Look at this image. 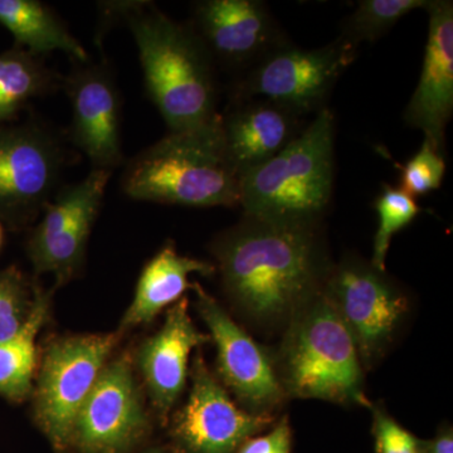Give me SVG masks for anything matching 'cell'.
<instances>
[{"mask_svg": "<svg viewBox=\"0 0 453 453\" xmlns=\"http://www.w3.org/2000/svg\"><path fill=\"white\" fill-rule=\"evenodd\" d=\"M226 296L252 323L273 327L323 291L332 273L316 225L244 217L211 244Z\"/></svg>", "mask_w": 453, "mask_h": 453, "instance_id": "6da1fadb", "label": "cell"}, {"mask_svg": "<svg viewBox=\"0 0 453 453\" xmlns=\"http://www.w3.org/2000/svg\"><path fill=\"white\" fill-rule=\"evenodd\" d=\"M139 50L145 88L170 133L201 127L219 116L216 65L192 27L148 3L115 4Z\"/></svg>", "mask_w": 453, "mask_h": 453, "instance_id": "7a4b0ae2", "label": "cell"}, {"mask_svg": "<svg viewBox=\"0 0 453 453\" xmlns=\"http://www.w3.org/2000/svg\"><path fill=\"white\" fill-rule=\"evenodd\" d=\"M121 188L134 201L193 208L240 205V175L223 148L219 113L196 129L169 133L136 155Z\"/></svg>", "mask_w": 453, "mask_h": 453, "instance_id": "3957f363", "label": "cell"}, {"mask_svg": "<svg viewBox=\"0 0 453 453\" xmlns=\"http://www.w3.org/2000/svg\"><path fill=\"white\" fill-rule=\"evenodd\" d=\"M335 118L327 107L279 154L240 174L244 217L316 225L333 195Z\"/></svg>", "mask_w": 453, "mask_h": 453, "instance_id": "277c9868", "label": "cell"}, {"mask_svg": "<svg viewBox=\"0 0 453 453\" xmlns=\"http://www.w3.org/2000/svg\"><path fill=\"white\" fill-rule=\"evenodd\" d=\"M276 371L286 396L372 407L354 340L323 291L286 325Z\"/></svg>", "mask_w": 453, "mask_h": 453, "instance_id": "5b68a950", "label": "cell"}, {"mask_svg": "<svg viewBox=\"0 0 453 453\" xmlns=\"http://www.w3.org/2000/svg\"><path fill=\"white\" fill-rule=\"evenodd\" d=\"M121 333L81 334L50 342L35 372V419L56 453H67L77 414L105 368Z\"/></svg>", "mask_w": 453, "mask_h": 453, "instance_id": "8992f818", "label": "cell"}, {"mask_svg": "<svg viewBox=\"0 0 453 453\" xmlns=\"http://www.w3.org/2000/svg\"><path fill=\"white\" fill-rule=\"evenodd\" d=\"M357 56V47L340 35L316 50L285 44L238 79L232 98H264L305 118L324 109L334 85Z\"/></svg>", "mask_w": 453, "mask_h": 453, "instance_id": "52a82bcc", "label": "cell"}, {"mask_svg": "<svg viewBox=\"0 0 453 453\" xmlns=\"http://www.w3.org/2000/svg\"><path fill=\"white\" fill-rule=\"evenodd\" d=\"M65 151L50 127L35 121L0 124V219L25 226L59 189Z\"/></svg>", "mask_w": 453, "mask_h": 453, "instance_id": "ba28073f", "label": "cell"}, {"mask_svg": "<svg viewBox=\"0 0 453 453\" xmlns=\"http://www.w3.org/2000/svg\"><path fill=\"white\" fill-rule=\"evenodd\" d=\"M323 292L350 333L360 363L374 365L407 314V296L386 273L359 258L333 267Z\"/></svg>", "mask_w": 453, "mask_h": 453, "instance_id": "9c48e42d", "label": "cell"}, {"mask_svg": "<svg viewBox=\"0 0 453 453\" xmlns=\"http://www.w3.org/2000/svg\"><path fill=\"white\" fill-rule=\"evenodd\" d=\"M111 174V170L92 169L79 183L59 188L44 207L27 243L38 275L50 273L62 286L82 270Z\"/></svg>", "mask_w": 453, "mask_h": 453, "instance_id": "30bf717a", "label": "cell"}, {"mask_svg": "<svg viewBox=\"0 0 453 453\" xmlns=\"http://www.w3.org/2000/svg\"><path fill=\"white\" fill-rule=\"evenodd\" d=\"M150 431L130 357L109 360L74 421L71 449L127 453Z\"/></svg>", "mask_w": 453, "mask_h": 453, "instance_id": "8fae6325", "label": "cell"}, {"mask_svg": "<svg viewBox=\"0 0 453 453\" xmlns=\"http://www.w3.org/2000/svg\"><path fill=\"white\" fill-rule=\"evenodd\" d=\"M187 403L173 417L170 437L180 453H237L249 438L273 422V414L241 410L205 365L193 362Z\"/></svg>", "mask_w": 453, "mask_h": 453, "instance_id": "7c38bea8", "label": "cell"}, {"mask_svg": "<svg viewBox=\"0 0 453 453\" xmlns=\"http://www.w3.org/2000/svg\"><path fill=\"white\" fill-rule=\"evenodd\" d=\"M196 308L217 348V371L223 386L247 412L273 414L286 398L273 357L234 323L219 301L195 282Z\"/></svg>", "mask_w": 453, "mask_h": 453, "instance_id": "4fadbf2b", "label": "cell"}, {"mask_svg": "<svg viewBox=\"0 0 453 453\" xmlns=\"http://www.w3.org/2000/svg\"><path fill=\"white\" fill-rule=\"evenodd\" d=\"M193 19L190 27L213 64L242 74L288 44L259 0H204L195 5Z\"/></svg>", "mask_w": 453, "mask_h": 453, "instance_id": "5bb4252c", "label": "cell"}, {"mask_svg": "<svg viewBox=\"0 0 453 453\" xmlns=\"http://www.w3.org/2000/svg\"><path fill=\"white\" fill-rule=\"evenodd\" d=\"M77 64L62 83L73 110L70 139L94 169L112 172L122 162L120 94L105 65Z\"/></svg>", "mask_w": 453, "mask_h": 453, "instance_id": "9a60e30c", "label": "cell"}, {"mask_svg": "<svg viewBox=\"0 0 453 453\" xmlns=\"http://www.w3.org/2000/svg\"><path fill=\"white\" fill-rule=\"evenodd\" d=\"M428 37L418 85L404 112L408 125L445 155L446 127L453 111V3L429 0Z\"/></svg>", "mask_w": 453, "mask_h": 453, "instance_id": "2e32d148", "label": "cell"}, {"mask_svg": "<svg viewBox=\"0 0 453 453\" xmlns=\"http://www.w3.org/2000/svg\"><path fill=\"white\" fill-rule=\"evenodd\" d=\"M210 340V335L196 329L189 315V301L183 297L170 308L159 332L140 345L136 363L160 418L169 416L186 389L190 353Z\"/></svg>", "mask_w": 453, "mask_h": 453, "instance_id": "e0dca14e", "label": "cell"}, {"mask_svg": "<svg viewBox=\"0 0 453 453\" xmlns=\"http://www.w3.org/2000/svg\"><path fill=\"white\" fill-rule=\"evenodd\" d=\"M223 148L238 175L267 162L300 135L303 116L264 98H232L219 113Z\"/></svg>", "mask_w": 453, "mask_h": 453, "instance_id": "ac0fdd59", "label": "cell"}, {"mask_svg": "<svg viewBox=\"0 0 453 453\" xmlns=\"http://www.w3.org/2000/svg\"><path fill=\"white\" fill-rule=\"evenodd\" d=\"M214 273L216 266L211 262L179 255L173 246L163 247L142 268L119 333L151 323L164 309L183 299L184 292L195 285L189 282L192 273L211 276Z\"/></svg>", "mask_w": 453, "mask_h": 453, "instance_id": "d6986e66", "label": "cell"}, {"mask_svg": "<svg viewBox=\"0 0 453 453\" xmlns=\"http://www.w3.org/2000/svg\"><path fill=\"white\" fill-rule=\"evenodd\" d=\"M0 25L16 38V46L43 57L64 52L74 62H88L85 47L68 31L53 9L37 0H0Z\"/></svg>", "mask_w": 453, "mask_h": 453, "instance_id": "ffe728a7", "label": "cell"}, {"mask_svg": "<svg viewBox=\"0 0 453 453\" xmlns=\"http://www.w3.org/2000/svg\"><path fill=\"white\" fill-rule=\"evenodd\" d=\"M50 316V292L35 286L32 314L13 336L0 342V395L14 403L32 395L38 366L37 338Z\"/></svg>", "mask_w": 453, "mask_h": 453, "instance_id": "44dd1931", "label": "cell"}, {"mask_svg": "<svg viewBox=\"0 0 453 453\" xmlns=\"http://www.w3.org/2000/svg\"><path fill=\"white\" fill-rule=\"evenodd\" d=\"M64 79L43 57L14 46L0 55V124L13 121L35 98L57 91Z\"/></svg>", "mask_w": 453, "mask_h": 453, "instance_id": "7402d4cb", "label": "cell"}, {"mask_svg": "<svg viewBox=\"0 0 453 453\" xmlns=\"http://www.w3.org/2000/svg\"><path fill=\"white\" fill-rule=\"evenodd\" d=\"M429 0H362L342 26L340 37L354 47L374 43L416 9H426Z\"/></svg>", "mask_w": 453, "mask_h": 453, "instance_id": "603a6c76", "label": "cell"}, {"mask_svg": "<svg viewBox=\"0 0 453 453\" xmlns=\"http://www.w3.org/2000/svg\"><path fill=\"white\" fill-rule=\"evenodd\" d=\"M374 208L380 219V226L374 235L372 265L380 273H386L387 253L393 235L410 226L418 216L421 208L412 196L389 184L381 187L380 196L375 199Z\"/></svg>", "mask_w": 453, "mask_h": 453, "instance_id": "cb8c5ba5", "label": "cell"}, {"mask_svg": "<svg viewBox=\"0 0 453 453\" xmlns=\"http://www.w3.org/2000/svg\"><path fill=\"white\" fill-rule=\"evenodd\" d=\"M35 286L16 267L0 270V342L13 338L32 314Z\"/></svg>", "mask_w": 453, "mask_h": 453, "instance_id": "d4e9b609", "label": "cell"}, {"mask_svg": "<svg viewBox=\"0 0 453 453\" xmlns=\"http://www.w3.org/2000/svg\"><path fill=\"white\" fill-rule=\"evenodd\" d=\"M401 170V188L408 196L416 198L428 195L442 184L446 173L445 155L437 151L425 139L422 148Z\"/></svg>", "mask_w": 453, "mask_h": 453, "instance_id": "484cf974", "label": "cell"}, {"mask_svg": "<svg viewBox=\"0 0 453 453\" xmlns=\"http://www.w3.org/2000/svg\"><path fill=\"white\" fill-rule=\"evenodd\" d=\"M371 410L377 453H421L422 441L395 422L383 407L372 404Z\"/></svg>", "mask_w": 453, "mask_h": 453, "instance_id": "4316f807", "label": "cell"}, {"mask_svg": "<svg viewBox=\"0 0 453 453\" xmlns=\"http://www.w3.org/2000/svg\"><path fill=\"white\" fill-rule=\"evenodd\" d=\"M291 440L290 423L283 417L267 434L249 438L237 453H290Z\"/></svg>", "mask_w": 453, "mask_h": 453, "instance_id": "83f0119b", "label": "cell"}, {"mask_svg": "<svg viewBox=\"0 0 453 453\" xmlns=\"http://www.w3.org/2000/svg\"><path fill=\"white\" fill-rule=\"evenodd\" d=\"M421 453H453L452 429H445L434 440L422 441Z\"/></svg>", "mask_w": 453, "mask_h": 453, "instance_id": "f1b7e54d", "label": "cell"}, {"mask_svg": "<svg viewBox=\"0 0 453 453\" xmlns=\"http://www.w3.org/2000/svg\"><path fill=\"white\" fill-rule=\"evenodd\" d=\"M3 243V226L0 225V247H2Z\"/></svg>", "mask_w": 453, "mask_h": 453, "instance_id": "f546056e", "label": "cell"}, {"mask_svg": "<svg viewBox=\"0 0 453 453\" xmlns=\"http://www.w3.org/2000/svg\"><path fill=\"white\" fill-rule=\"evenodd\" d=\"M145 453H164V452L157 451V449H151V451H148V452H145Z\"/></svg>", "mask_w": 453, "mask_h": 453, "instance_id": "4dcf8cb0", "label": "cell"}]
</instances>
